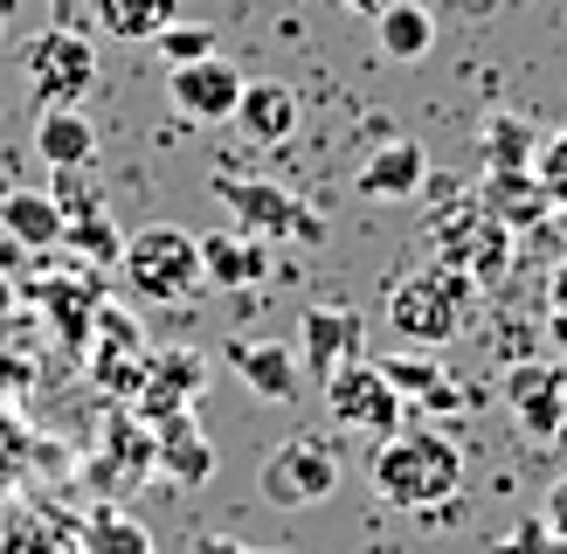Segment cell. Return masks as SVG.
Masks as SVG:
<instances>
[{"label": "cell", "instance_id": "cell-4", "mask_svg": "<svg viewBox=\"0 0 567 554\" xmlns=\"http://www.w3.org/2000/svg\"><path fill=\"white\" fill-rule=\"evenodd\" d=\"M339 443L326 437V430H305V437H291V443H277V451L264 458V471H257V492L270 499L277 513H305V506H326V499L339 492Z\"/></svg>", "mask_w": 567, "mask_h": 554}, {"label": "cell", "instance_id": "cell-17", "mask_svg": "<svg viewBox=\"0 0 567 554\" xmlns=\"http://www.w3.org/2000/svg\"><path fill=\"white\" fill-rule=\"evenodd\" d=\"M422 181H430V153H422L415 138H388V146L367 153V166L353 174V194H367V202H409Z\"/></svg>", "mask_w": 567, "mask_h": 554}, {"label": "cell", "instance_id": "cell-16", "mask_svg": "<svg viewBox=\"0 0 567 554\" xmlns=\"http://www.w3.org/2000/svg\"><path fill=\"white\" fill-rule=\"evenodd\" d=\"M159 451H153V464H159V479H174L181 492H194V485H208V471H215V443L202 437V423H194L187 409H174V416H159Z\"/></svg>", "mask_w": 567, "mask_h": 554}, {"label": "cell", "instance_id": "cell-7", "mask_svg": "<svg viewBox=\"0 0 567 554\" xmlns=\"http://www.w3.org/2000/svg\"><path fill=\"white\" fill-rule=\"evenodd\" d=\"M430 243H436L457 270H471L477 285H498V270L513 264V236H505V222H498L485 202H457V208H443V215L430 222Z\"/></svg>", "mask_w": 567, "mask_h": 554}, {"label": "cell", "instance_id": "cell-26", "mask_svg": "<svg viewBox=\"0 0 567 554\" xmlns=\"http://www.w3.org/2000/svg\"><path fill=\"white\" fill-rule=\"evenodd\" d=\"M63 243H70V249H83V257H97V264H118V257H125V243H118V236L104 229V208H97V202L70 215V229H63Z\"/></svg>", "mask_w": 567, "mask_h": 554}, {"label": "cell", "instance_id": "cell-27", "mask_svg": "<svg viewBox=\"0 0 567 554\" xmlns=\"http://www.w3.org/2000/svg\"><path fill=\"white\" fill-rule=\"evenodd\" d=\"M0 554H70V547H63V534H55L49 520L8 513V520H0Z\"/></svg>", "mask_w": 567, "mask_h": 554}, {"label": "cell", "instance_id": "cell-11", "mask_svg": "<svg viewBox=\"0 0 567 554\" xmlns=\"http://www.w3.org/2000/svg\"><path fill=\"white\" fill-rule=\"evenodd\" d=\"M298 360H305V381H319V388L347 368V360H360V312L353 305H305Z\"/></svg>", "mask_w": 567, "mask_h": 554}, {"label": "cell", "instance_id": "cell-1", "mask_svg": "<svg viewBox=\"0 0 567 554\" xmlns=\"http://www.w3.org/2000/svg\"><path fill=\"white\" fill-rule=\"evenodd\" d=\"M457 485H464V451L436 430H394L381 437L374 451V492L402 513H436V506H457Z\"/></svg>", "mask_w": 567, "mask_h": 554}, {"label": "cell", "instance_id": "cell-15", "mask_svg": "<svg viewBox=\"0 0 567 554\" xmlns=\"http://www.w3.org/2000/svg\"><path fill=\"white\" fill-rule=\"evenodd\" d=\"M236 132L249 138V146H284V138L298 132V91H291V83H277V76L243 83V98H236Z\"/></svg>", "mask_w": 567, "mask_h": 554}, {"label": "cell", "instance_id": "cell-39", "mask_svg": "<svg viewBox=\"0 0 567 554\" xmlns=\"http://www.w3.org/2000/svg\"><path fill=\"white\" fill-rule=\"evenodd\" d=\"M347 8H353V14H367V21H374V14H381V0H347Z\"/></svg>", "mask_w": 567, "mask_h": 554}, {"label": "cell", "instance_id": "cell-6", "mask_svg": "<svg viewBox=\"0 0 567 554\" xmlns=\"http://www.w3.org/2000/svg\"><path fill=\"white\" fill-rule=\"evenodd\" d=\"M215 194H221V208L236 215V229L249 236H264V243H284V236H298V243H326V222L311 215L291 187H277V181H249V174H215Z\"/></svg>", "mask_w": 567, "mask_h": 554}, {"label": "cell", "instance_id": "cell-2", "mask_svg": "<svg viewBox=\"0 0 567 554\" xmlns=\"http://www.w3.org/2000/svg\"><path fill=\"white\" fill-rule=\"evenodd\" d=\"M471 291H477V277L457 270V264L409 270V277L388 285V326L402 332V340H415V347H443V340H457Z\"/></svg>", "mask_w": 567, "mask_h": 554}, {"label": "cell", "instance_id": "cell-9", "mask_svg": "<svg viewBox=\"0 0 567 554\" xmlns=\"http://www.w3.org/2000/svg\"><path fill=\"white\" fill-rule=\"evenodd\" d=\"M166 98H174V111H187L194 125H229L236 98H243V76H236L229 55H202V63L166 70Z\"/></svg>", "mask_w": 567, "mask_h": 554}, {"label": "cell", "instance_id": "cell-24", "mask_svg": "<svg viewBox=\"0 0 567 554\" xmlns=\"http://www.w3.org/2000/svg\"><path fill=\"white\" fill-rule=\"evenodd\" d=\"M533 153H540V138H533V125L519 119H485V166H533Z\"/></svg>", "mask_w": 567, "mask_h": 554}, {"label": "cell", "instance_id": "cell-23", "mask_svg": "<svg viewBox=\"0 0 567 554\" xmlns=\"http://www.w3.org/2000/svg\"><path fill=\"white\" fill-rule=\"evenodd\" d=\"M76 547L83 554H159L146 526H138L132 513H118V506H97L91 520H83L76 526Z\"/></svg>", "mask_w": 567, "mask_h": 554}, {"label": "cell", "instance_id": "cell-34", "mask_svg": "<svg viewBox=\"0 0 567 554\" xmlns=\"http://www.w3.org/2000/svg\"><path fill=\"white\" fill-rule=\"evenodd\" d=\"M540 520L554 526V534H567V479H560V485L547 492V513H540Z\"/></svg>", "mask_w": 567, "mask_h": 554}, {"label": "cell", "instance_id": "cell-13", "mask_svg": "<svg viewBox=\"0 0 567 554\" xmlns=\"http://www.w3.org/2000/svg\"><path fill=\"white\" fill-rule=\"evenodd\" d=\"M229 368L243 375V388L257 402H284V409H291L305 396V360H298V347H284V340H229Z\"/></svg>", "mask_w": 567, "mask_h": 554}, {"label": "cell", "instance_id": "cell-28", "mask_svg": "<svg viewBox=\"0 0 567 554\" xmlns=\"http://www.w3.org/2000/svg\"><path fill=\"white\" fill-rule=\"evenodd\" d=\"M153 49L166 55V70H174V63H202V55H215V28H194V21H166L159 35H153Z\"/></svg>", "mask_w": 567, "mask_h": 554}, {"label": "cell", "instance_id": "cell-35", "mask_svg": "<svg viewBox=\"0 0 567 554\" xmlns=\"http://www.w3.org/2000/svg\"><path fill=\"white\" fill-rule=\"evenodd\" d=\"M547 340H554V353L567 360V312H554V319H547Z\"/></svg>", "mask_w": 567, "mask_h": 554}, {"label": "cell", "instance_id": "cell-14", "mask_svg": "<svg viewBox=\"0 0 567 554\" xmlns=\"http://www.w3.org/2000/svg\"><path fill=\"white\" fill-rule=\"evenodd\" d=\"M202 381H208V360L194 353V347H174V353H146V375H138V416L146 423H159V416H174V409H194V396H202Z\"/></svg>", "mask_w": 567, "mask_h": 554}, {"label": "cell", "instance_id": "cell-3", "mask_svg": "<svg viewBox=\"0 0 567 554\" xmlns=\"http://www.w3.org/2000/svg\"><path fill=\"white\" fill-rule=\"evenodd\" d=\"M118 270H125V291L146 298V305H181L194 285H208V277H202V236L174 229V222L138 229V236L125 243Z\"/></svg>", "mask_w": 567, "mask_h": 554}, {"label": "cell", "instance_id": "cell-29", "mask_svg": "<svg viewBox=\"0 0 567 554\" xmlns=\"http://www.w3.org/2000/svg\"><path fill=\"white\" fill-rule=\"evenodd\" d=\"M153 451H159V430H146V423H111V437H104V458L125 471L153 464Z\"/></svg>", "mask_w": 567, "mask_h": 554}, {"label": "cell", "instance_id": "cell-36", "mask_svg": "<svg viewBox=\"0 0 567 554\" xmlns=\"http://www.w3.org/2000/svg\"><path fill=\"white\" fill-rule=\"evenodd\" d=\"M49 8H55V21H76L83 8H91V0H49Z\"/></svg>", "mask_w": 567, "mask_h": 554}, {"label": "cell", "instance_id": "cell-25", "mask_svg": "<svg viewBox=\"0 0 567 554\" xmlns=\"http://www.w3.org/2000/svg\"><path fill=\"white\" fill-rule=\"evenodd\" d=\"M381 375L402 388L409 402H450V381L430 368V360H415V353H388V360H381Z\"/></svg>", "mask_w": 567, "mask_h": 554}, {"label": "cell", "instance_id": "cell-12", "mask_svg": "<svg viewBox=\"0 0 567 554\" xmlns=\"http://www.w3.org/2000/svg\"><path fill=\"white\" fill-rule=\"evenodd\" d=\"M146 332H138L132 312H111L97 305V353H91V381L104 396H138V375H146Z\"/></svg>", "mask_w": 567, "mask_h": 554}, {"label": "cell", "instance_id": "cell-5", "mask_svg": "<svg viewBox=\"0 0 567 554\" xmlns=\"http://www.w3.org/2000/svg\"><path fill=\"white\" fill-rule=\"evenodd\" d=\"M21 76H28V98L35 104H83L97 91V49L76 21H49L21 49Z\"/></svg>", "mask_w": 567, "mask_h": 554}, {"label": "cell", "instance_id": "cell-30", "mask_svg": "<svg viewBox=\"0 0 567 554\" xmlns=\"http://www.w3.org/2000/svg\"><path fill=\"white\" fill-rule=\"evenodd\" d=\"M533 174H540V187L554 194V202H567V132L540 138V153H533Z\"/></svg>", "mask_w": 567, "mask_h": 554}, {"label": "cell", "instance_id": "cell-37", "mask_svg": "<svg viewBox=\"0 0 567 554\" xmlns=\"http://www.w3.org/2000/svg\"><path fill=\"white\" fill-rule=\"evenodd\" d=\"M554 312H567V264L554 270Z\"/></svg>", "mask_w": 567, "mask_h": 554}, {"label": "cell", "instance_id": "cell-21", "mask_svg": "<svg viewBox=\"0 0 567 554\" xmlns=\"http://www.w3.org/2000/svg\"><path fill=\"white\" fill-rule=\"evenodd\" d=\"M374 35H381V55H394V63H430V49H436V14L422 8V0H381Z\"/></svg>", "mask_w": 567, "mask_h": 554}, {"label": "cell", "instance_id": "cell-31", "mask_svg": "<svg viewBox=\"0 0 567 554\" xmlns=\"http://www.w3.org/2000/svg\"><path fill=\"white\" fill-rule=\"evenodd\" d=\"M498 554H567V534H554L547 520H526L498 541Z\"/></svg>", "mask_w": 567, "mask_h": 554}, {"label": "cell", "instance_id": "cell-40", "mask_svg": "<svg viewBox=\"0 0 567 554\" xmlns=\"http://www.w3.org/2000/svg\"><path fill=\"white\" fill-rule=\"evenodd\" d=\"M70 554H83V547H70Z\"/></svg>", "mask_w": 567, "mask_h": 554}, {"label": "cell", "instance_id": "cell-19", "mask_svg": "<svg viewBox=\"0 0 567 554\" xmlns=\"http://www.w3.org/2000/svg\"><path fill=\"white\" fill-rule=\"evenodd\" d=\"M35 153L42 166H55V174H83V166L97 160V125L83 119L76 104H42V119H35Z\"/></svg>", "mask_w": 567, "mask_h": 554}, {"label": "cell", "instance_id": "cell-38", "mask_svg": "<svg viewBox=\"0 0 567 554\" xmlns=\"http://www.w3.org/2000/svg\"><path fill=\"white\" fill-rule=\"evenodd\" d=\"M8 312H14V285L0 277V326H8Z\"/></svg>", "mask_w": 567, "mask_h": 554}, {"label": "cell", "instance_id": "cell-18", "mask_svg": "<svg viewBox=\"0 0 567 554\" xmlns=\"http://www.w3.org/2000/svg\"><path fill=\"white\" fill-rule=\"evenodd\" d=\"M202 277H208V285H221V291L264 285V277H270L264 236H249V229H215V236H202Z\"/></svg>", "mask_w": 567, "mask_h": 554}, {"label": "cell", "instance_id": "cell-10", "mask_svg": "<svg viewBox=\"0 0 567 554\" xmlns=\"http://www.w3.org/2000/svg\"><path fill=\"white\" fill-rule=\"evenodd\" d=\"M505 409L526 423V437H560L567 430V368L560 360H519V368H505Z\"/></svg>", "mask_w": 567, "mask_h": 554}, {"label": "cell", "instance_id": "cell-33", "mask_svg": "<svg viewBox=\"0 0 567 554\" xmlns=\"http://www.w3.org/2000/svg\"><path fill=\"white\" fill-rule=\"evenodd\" d=\"M194 554H284V547H249V541H229V534H202Z\"/></svg>", "mask_w": 567, "mask_h": 554}, {"label": "cell", "instance_id": "cell-20", "mask_svg": "<svg viewBox=\"0 0 567 554\" xmlns=\"http://www.w3.org/2000/svg\"><path fill=\"white\" fill-rule=\"evenodd\" d=\"M70 229V208L55 202V194H0V236L21 243V249H55Z\"/></svg>", "mask_w": 567, "mask_h": 554}, {"label": "cell", "instance_id": "cell-8", "mask_svg": "<svg viewBox=\"0 0 567 554\" xmlns=\"http://www.w3.org/2000/svg\"><path fill=\"white\" fill-rule=\"evenodd\" d=\"M326 402H332L339 430H367V437H394L402 430V409H409L402 388H394L381 368H367V360H347V368L326 381Z\"/></svg>", "mask_w": 567, "mask_h": 554}, {"label": "cell", "instance_id": "cell-22", "mask_svg": "<svg viewBox=\"0 0 567 554\" xmlns=\"http://www.w3.org/2000/svg\"><path fill=\"white\" fill-rule=\"evenodd\" d=\"M181 0H91V14L104 35H118V42H153L166 21H174Z\"/></svg>", "mask_w": 567, "mask_h": 554}, {"label": "cell", "instance_id": "cell-32", "mask_svg": "<svg viewBox=\"0 0 567 554\" xmlns=\"http://www.w3.org/2000/svg\"><path fill=\"white\" fill-rule=\"evenodd\" d=\"M28 458H35V437H28L21 423H8V416H0V479L28 471Z\"/></svg>", "mask_w": 567, "mask_h": 554}]
</instances>
